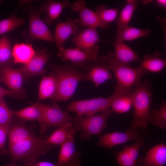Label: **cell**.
Returning <instances> with one entry per match:
<instances>
[{"mask_svg": "<svg viewBox=\"0 0 166 166\" xmlns=\"http://www.w3.org/2000/svg\"><path fill=\"white\" fill-rule=\"evenodd\" d=\"M119 9H108L105 5L101 4L96 7L95 11L103 22L110 25V23L116 19L119 12Z\"/></svg>", "mask_w": 166, "mask_h": 166, "instance_id": "cell-32", "label": "cell"}, {"mask_svg": "<svg viewBox=\"0 0 166 166\" xmlns=\"http://www.w3.org/2000/svg\"><path fill=\"white\" fill-rule=\"evenodd\" d=\"M133 90L117 96L113 101L110 108L113 112L123 113L129 111L132 106Z\"/></svg>", "mask_w": 166, "mask_h": 166, "instance_id": "cell-27", "label": "cell"}, {"mask_svg": "<svg viewBox=\"0 0 166 166\" xmlns=\"http://www.w3.org/2000/svg\"><path fill=\"white\" fill-rule=\"evenodd\" d=\"M10 124L0 126V155L1 156L9 154L8 150L6 148L5 144Z\"/></svg>", "mask_w": 166, "mask_h": 166, "instance_id": "cell-35", "label": "cell"}, {"mask_svg": "<svg viewBox=\"0 0 166 166\" xmlns=\"http://www.w3.org/2000/svg\"><path fill=\"white\" fill-rule=\"evenodd\" d=\"M46 105L41 102H38L21 110H13L14 115L23 121H38L39 122Z\"/></svg>", "mask_w": 166, "mask_h": 166, "instance_id": "cell-21", "label": "cell"}, {"mask_svg": "<svg viewBox=\"0 0 166 166\" xmlns=\"http://www.w3.org/2000/svg\"><path fill=\"white\" fill-rule=\"evenodd\" d=\"M13 92L5 88L0 87V97H4L5 96H9L13 97Z\"/></svg>", "mask_w": 166, "mask_h": 166, "instance_id": "cell-37", "label": "cell"}, {"mask_svg": "<svg viewBox=\"0 0 166 166\" xmlns=\"http://www.w3.org/2000/svg\"><path fill=\"white\" fill-rule=\"evenodd\" d=\"M73 136L61 146L57 165L59 166H81V152L75 149Z\"/></svg>", "mask_w": 166, "mask_h": 166, "instance_id": "cell-16", "label": "cell"}, {"mask_svg": "<svg viewBox=\"0 0 166 166\" xmlns=\"http://www.w3.org/2000/svg\"><path fill=\"white\" fill-rule=\"evenodd\" d=\"M149 122L162 129H166V103L165 101L161 103L158 109L153 108L151 110Z\"/></svg>", "mask_w": 166, "mask_h": 166, "instance_id": "cell-30", "label": "cell"}, {"mask_svg": "<svg viewBox=\"0 0 166 166\" xmlns=\"http://www.w3.org/2000/svg\"><path fill=\"white\" fill-rule=\"evenodd\" d=\"M113 113L109 108L98 114L85 117L77 115L72 117L71 124L76 132L82 131L81 138L88 140L91 136L101 133L106 128L108 119Z\"/></svg>", "mask_w": 166, "mask_h": 166, "instance_id": "cell-5", "label": "cell"}, {"mask_svg": "<svg viewBox=\"0 0 166 166\" xmlns=\"http://www.w3.org/2000/svg\"><path fill=\"white\" fill-rule=\"evenodd\" d=\"M157 4L160 6L165 7L166 6V1L165 0H157L156 1Z\"/></svg>", "mask_w": 166, "mask_h": 166, "instance_id": "cell-39", "label": "cell"}, {"mask_svg": "<svg viewBox=\"0 0 166 166\" xmlns=\"http://www.w3.org/2000/svg\"><path fill=\"white\" fill-rule=\"evenodd\" d=\"M121 94L115 90L113 94L109 97H97L73 102L68 104L66 108L68 111L76 113L77 115L90 116L110 108L114 99Z\"/></svg>", "mask_w": 166, "mask_h": 166, "instance_id": "cell-6", "label": "cell"}, {"mask_svg": "<svg viewBox=\"0 0 166 166\" xmlns=\"http://www.w3.org/2000/svg\"><path fill=\"white\" fill-rule=\"evenodd\" d=\"M86 2L78 0L72 4L71 8L74 12L79 13L80 18L78 26L82 27H99L103 29L111 27V25L103 22L96 11L87 7Z\"/></svg>", "mask_w": 166, "mask_h": 166, "instance_id": "cell-14", "label": "cell"}, {"mask_svg": "<svg viewBox=\"0 0 166 166\" xmlns=\"http://www.w3.org/2000/svg\"><path fill=\"white\" fill-rule=\"evenodd\" d=\"M52 55L44 48L37 49L34 56L27 63L19 68L23 77L27 79L38 75H44L47 72L45 68L47 61Z\"/></svg>", "mask_w": 166, "mask_h": 166, "instance_id": "cell-13", "label": "cell"}, {"mask_svg": "<svg viewBox=\"0 0 166 166\" xmlns=\"http://www.w3.org/2000/svg\"><path fill=\"white\" fill-rule=\"evenodd\" d=\"M79 22V19L77 18L72 19L69 18L64 22L58 21L54 37L56 46L59 49L64 48V44L70 36L76 35L81 31L77 25Z\"/></svg>", "mask_w": 166, "mask_h": 166, "instance_id": "cell-15", "label": "cell"}, {"mask_svg": "<svg viewBox=\"0 0 166 166\" xmlns=\"http://www.w3.org/2000/svg\"><path fill=\"white\" fill-rule=\"evenodd\" d=\"M72 117L67 111H63L56 102L51 105H46L42 118L39 122L40 131L45 133L48 128L52 126L62 127L70 124Z\"/></svg>", "mask_w": 166, "mask_h": 166, "instance_id": "cell-9", "label": "cell"}, {"mask_svg": "<svg viewBox=\"0 0 166 166\" xmlns=\"http://www.w3.org/2000/svg\"><path fill=\"white\" fill-rule=\"evenodd\" d=\"M152 1L151 0H144L143 1V3L144 4H147L149 3H150L151 2H152Z\"/></svg>", "mask_w": 166, "mask_h": 166, "instance_id": "cell-41", "label": "cell"}, {"mask_svg": "<svg viewBox=\"0 0 166 166\" xmlns=\"http://www.w3.org/2000/svg\"><path fill=\"white\" fill-rule=\"evenodd\" d=\"M0 74L3 83L13 92V97L18 99L26 97V92L23 88L24 77L18 68L0 65Z\"/></svg>", "mask_w": 166, "mask_h": 166, "instance_id": "cell-12", "label": "cell"}, {"mask_svg": "<svg viewBox=\"0 0 166 166\" xmlns=\"http://www.w3.org/2000/svg\"><path fill=\"white\" fill-rule=\"evenodd\" d=\"M125 6L121 11L116 20L117 30L128 26L134 11L137 6V2L134 0H127Z\"/></svg>", "mask_w": 166, "mask_h": 166, "instance_id": "cell-28", "label": "cell"}, {"mask_svg": "<svg viewBox=\"0 0 166 166\" xmlns=\"http://www.w3.org/2000/svg\"><path fill=\"white\" fill-rule=\"evenodd\" d=\"M14 64L10 41L3 36L0 38V65L12 66Z\"/></svg>", "mask_w": 166, "mask_h": 166, "instance_id": "cell-29", "label": "cell"}, {"mask_svg": "<svg viewBox=\"0 0 166 166\" xmlns=\"http://www.w3.org/2000/svg\"><path fill=\"white\" fill-rule=\"evenodd\" d=\"M105 57L117 81L115 90L123 93L130 92L139 85L142 77L147 72L140 66L132 68L129 64L119 61L115 57L113 52H109Z\"/></svg>", "mask_w": 166, "mask_h": 166, "instance_id": "cell-3", "label": "cell"}, {"mask_svg": "<svg viewBox=\"0 0 166 166\" xmlns=\"http://www.w3.org/2000/svg\"><path fill=\"white\" fill-rule=\"evenodd\" d=\"M140 66L146 71L157 73L162 71L166 65V60L160 53L145 55L141 61Z\"/></svg>", "mask_w": 166, "mask_h": 166, "instance_id": "cell-23", "label": "cell"}, {"mask_svg": "<svg viewBox=\"0 0 166 166\" xmlns=\"http://www.w3.org/2000/svg\"><path fill=\"white\" fill-rule=\"evenodd\" d=\"M14 115L13 110L8 107L4 97H0V126L10 124Z\"/></svg>", "mask_w": 166, "mask_h": 166, "instance_id": "cell-33", "label": "cell"}, {"mask_svg": "<svg viewBox=\"0 0 166 166\" xmlns=\"http://www.w3.org/2000/svg\"><path fill=\"white\" fill-rule=\"evenodd\" d=\"M85 73L88 80L98 86L112 77L105 56H101L95 60L85 63L82 67Z\"/></svg>", "mask_w": 166, "mask_h": 166, "instance_id": "cell-11", "label": "cell"}, {"mask_svg": "<svg viewBox=\"0 0 166 166\" xmlns=\"http://www.w3.org/2000/svg\"><path fill=\"white\" fill-rule=\"evenodd\" d=\"M34 166H59L54 164L47 161H40L36 163Z\"/></svg>", "mask_w": 166, "mask_h": 166, "instance_id": "cell-38", "label": "cell"}, {"mask_svg": "<svg viewBox=\"0 0 166 166\" xmlns=\"http://www.w3.org/2000/svg\"><path fill=\"white\" fill-rule=\"evenodd\" d=\"M114 55L119 61L126 64L131 62L141 61L137 54L123 42H115Z\"/></svg>", "mask_w": 166, "mask_h": 166, "instance_id": "cell-24", "label": "cell"}, {"mask_svg": "<svg viewBox=\"0 0 166 166\" xmlns=\"http://www.w3.org/2000/svg\"><path fill=\"white\" fill-rule=\"evenodd\" d=\"M35 51L31 45L21 43L15 44L12 48L13 62L25 64L34 55Z\"/></svg>", "mask_w": 166, "mask_h": 166, "instance_id": "cell-25", "label": "cell"}, {"mask_svg": "<svg viewBox=\"0 0 166 166\" xmlns=\"http://www.w3.org/2000/svg\"><path fill=\"white\" fill-rule=\"evenodd\" d=\"M49 65L58 81L57 92L53 102L69 100L73 95L79 82L89 81L85 73L72 64L59 65L50 63Z\"/></svg>", "mask_w": 166, "mask_h": 166, "instance_id": "cell-2", "label": "cell"}, {"mask_svg": "<svg viewBox=\"0 0 166 166\" xmlns=\"http://www.w3.org/2000/svg\"><path fill=\"white\" fill-rule=\"evenodd\" d=\"M5 166H17L15 164V163L12 162L11 163H8Z\"/></svg>", "mask_w": 166, "mask_h": 166, "instance_id": "cell-40", "label": "cell"}, {"mask_svg": "<svg viewBox=\"0 0 166 166\" xmlns=\"http://www.w3.org/2000/svg\"><path fill=\"white\" fill-rule=\"evenodd\" d=\"M150 135L149 131L145 129H137L132 128L127 129L125 132L115 131L105 133L100 136L96 146H103L111 149L115 146L129 141L145 140Z\"/></svg>", "mask_w": 166, "mask_h": 166, "instance_id": "cell-7", "label": "cell"}, {"mask_svg": "<svg viewBox=\"0 0 166 166\" xmlns=\"http://www.w3.org/2000/svg\"><path fill=\"white\" fill-rule=\"evenodd\" d=\"M145 140L140 139L137 140L134 144L129 146H126L124 148L136 161L138 158L139 151L144 146Z\"/></svg>", "mask_w": 166, "mask_h": 166, "instance_id": "cell-36", "label": "cell"}, {"mask_svg": "<svg viewBox=\"0 0 166 166\" xmlns=\"http://www.w3.org/2000/svg\"><path fill=\"white\" fill-rule=\"evenodd\" d=\"M76 132L72 127L71 123L66 125L59 127L48 136L47 142L56 146H60L70 138L75 136Z\"/></svg>", "mask_w": 166, "mask_h": 166, "instance_id": "cell-26", "label": "cell"}, {"mask_svg": "<svg viewBox=\"0 0 166 166\" xmlns=\"http://www.w3.org/2000/svg\"><path fill=\"white\" fill-rule=\"evenodd\" d=\"M115 42H122L124 41H131L141 37H148L151 33L149 29H143L128 26L117 30Z\"/></svg>", "mask_w": 166, "mask_h": 166, "instance_id": "cell-22", "label": "cell"}, {"mask_svg": "<svg viewBox=\"0 0 166 166\" xmlns=\"http://www.w3.org/2000/svg\"><path fill=\"white\" fill-rule=\"evenodd\" d=\"M25 22V20L18 18L13 14L9 17L0 20V34L3 35L19 28Z\"/></svg>", "mask_w": 166, "mask_h": 166, "instance_id": "cell-31", "label": "cell"}, {"mask_svg": "<svg viewBox=\"0 0 166 166\" xmlns=\"http://www.w3.org/2000/svg\"><path fill=\"white\" fill-rule=\"evenodd\" d=\"M152 85L147 79L133 90L132 106L134 112L132 128L145 129L150 121V114L152 101Z\"/></svg>", "mask_w": 166, "mask_h": 166, "instance_id": "cell-4", "label": "cell"}, {"mask_svg": "<svg viewBox=\"0 0 166 166\" xmlns=\"http://www.w3.org/2000/svg\"><path fill=\"white\" fill-rule=\"evenodd\" d=\"M48 136H36L32 129L16 141L9 144V154L12 162L21 161L26 165L34 166L37 159L55 146L47 142Z\"/></svg>", "mask_w": 166, "mask_h": 166, "instance_id": "cell-1", "label": "cell"}, {"mask_svg": "<svg viewBox=\"0 0 166 166\" xmlns=\"http://www.w3.org/2000/svg\"><path fill=\"white\" fill-rule=\"evenodd\" d=\"M166 163V145L157 144L150 148L144 157L140 156L136 160L138 166H164Z\"/></svg>", "mask_w": 166, "mask_h": 166, "instance_id": "cell-17", "label": "cell"}, {"mask_svg": "<svg viewBox=\"0 0 166 166\" xmlns=\"http://www.w3.org/2000/svg\"><path fill=\"white\" fill-rule=\"evenodd\" d=\"M3 83V81L1 78V76H0V83Z\"/></svg>", "mask_w": 166, "mask_h": 166, "instance_id": "cell-42", "label": "cell"}, {"mask_svg": "<svg viewBox=\"0 0 166 166\" xmlns=\"http://www.w3.org/2000/svg\"><path fill=\"white\" fill-rule=\"evenodd\" d=\"M117 160L120 166H136V161L124 148L121 152L116 153Z\"/></svg>", "mask_w": 166, "mask_h": 166, "instance_id": "cell-34", "label": "cell"}, {"mask_svg": "<svg viewBox=\"0 0 166 166\" xmlns=\"http://www.w3.org/2000/svg\"><path fill=\"white\" fill-rule=\"evenodd\" d=\"M70 5L69 1L67 0H48L42 4L39 10L40 13H45L43 21L46 25L50 26L54 20L57 19L62 10L69 7Z\"/></svg>", "mask_w": 166, "mask_h": 166, "instance_id": "cell-18", "label": "cell"}, {"mask_svg": "<svg viewBox=\"0 0 166 166\" xmlns=\"http://www.w3.org/2000/svg\"><path fill=\"white\" fill-rule=\"evenodd\" d=\"M58 90V81L56 76L51 72L48 76L42 78L39 86L38 98L40 100L47 98L52 101L56 97Z\"/></svg>", "mask_w": 166, "mask_h": 166, "instance_id": "cell-20", "label": "cell"}, {"mask_svg": "<svg viewBox=\"0 0 166 166\" xmlns=\"http://www.w3.org/2000/svg\"><path fill=\"white\" fill-rule=\"evenodd\" d=\"M100 38L97 28L88 27L77 35L73 36V42L74 44L81 49L90 48L96 45L100 42H103Z\"/></svg>", "mask_w": 166, "mask_h": 166, "instance_id": "cell-19", "label": "cell"}, {"mask_svg": "<svg viewBox=\"0 0 166 166\" xmlns=\"http://www.w3.org/2000/svg\"><path fill=\"white\" fill-rule=\"evenodd\" d=\"M99 48L98 45L84 49L76 47L70 49L64 48L59 49L57 56L62 61L69 60L73 65L81 68L86 62L98 58Z\"/></svg>", "mask_w": 166, "mask_h": 166, "instance_id": "cell-10", "label": "cell"}, {"mask_svg": "<svg viewBox=\"0 0 166 166\" xmlns=\"http://www.w3.org/2000/svg\"><path fill=\"white\" fill-rule=\"evenodd\" d=\"M25 11L29 14V26L26 35L28 42L38 39L55 42L51 31L40 18L39 10L30 5Z\"/></svg>", "mask_w": 166, "mask_h": 166, "instance_id": "cell-8", "label": "cell"}]
</instances>
